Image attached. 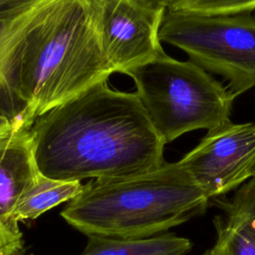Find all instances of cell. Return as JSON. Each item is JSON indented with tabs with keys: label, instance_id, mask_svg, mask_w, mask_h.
<instances>
[{
	"label": "cell",
	"instance_id": "cell-5",
	"mask_svg": "<svg viewBox=\"0 0 255 255\" xmlns=\"http://www.w3.org/2000/svg\"><path fill=\"white\" fill-rule=\"evenodd\" d=\"M159 39L207 73L220 76L234 98L255 87L253 14L199 16L165 9Z\"/></svg>",
	"mask_w": 255,
	"mask_h": 255
},
{
	"label": "cell",
	"instance_id": "cell-4",
	"mask_svg": "<svg viewBox=\"0 0 255 255\" xmlns=\"http://www.w3.org/2000/svg\"><path fill=\"white\" fill-rule=\"evenodd\" d=\"M126 75L133 80L135 93L165 143L230 120L233 95L189 60L178 61L164 53Z\"/></svg>",
	"mask_w": 255,
	"mask_h": 255
},
{
	"label": "cell",
	"instance_id": "cell-15",
	"mask_svg": "<svg viewBox=\"0 0 255 255\" xmlns=\"http://www.w3.org/2000/svg\"><path fill=\"white\" fill-rule=\"evenodd\" d=\"M29 1L30 0H24V2L18 6L11 7L9 9L0 11V39L3 36V34L5 33L8 26L10 25V23L13 21V19L29 3Z\"/></svg>",
	"mask_w": 255,
	"mask_h": 255
},
{
	"label": "cell",
	"instance_id": "cell-7",
	"mask_svg": "<svg viewBox=\"0 0 255 255\" xmlns=\"http://www.w3.org/2000/svg\"><path fill=\"white\" fill-rule=\"evenodd\" d=\"M254 160L255 124H234L229 120L207 130L178 161L207 198L213 200L247 181Z\"/></svg>",
	"mask_w": 255,
	"mask_h": 255
},
{
	"label": "cell",
	"instance_id": "cell-12",
	"mask_svg": "<svg viewBox=\"0 0 255 255\" xmlns=\"http://www.w3.org/2000/svg\"><path fill=\"white\" fill-rule=\"evenodd\" d=\"M166 10L199 16L253 14L255 0H164Z\"/></svg>",
	"mask_w": 255,
	"mask_h": 255
},
{
	"label": "cell",
	"instance_id": "cell-6",
	"mask_svg": "<svg viewBox=\"0 0 255 255\" xmlns=\"http://www.w3.org/2000/svg\"><path fill=\"white\" fill-rule=\"evenodd\" d=\"M97 11L102 49L112 74H127L165 53L159 39L164 1L97 0Z\"/></svg>",
	"mask_w": 255,
	"mask_h": 255
},
{
	"label": "cell",
	"instance_id": "cell-14",
	"mask_svg": "<svg viewBox=\"0 0 255 255\" xmlns=\"http://www.w3.org/2000/svg\"><path fill=\"white\" fill-rule=\"evenodd\" d=\"M22 245V236L13 234L0 222V255H17Z\"/></svg>",
	"mask_w": 255,
	"mask_h": 255
},
{
	"label": "cell",
	"instance_id": "cell-1",
	"mask_svg": "<svg viewBox=\"0 0 255 255\" xmlns=\"http://www.w3.org/2000/svg\"><path fill=\"white\" fill-rule=\"evenodd\" d=\"M111 75L97 0H30L0 39V83L30 126Z\"/></svg>",
	"mask_w": 255,
	"mask_h": 255
},
{
	"label": "cell",
	"instance_id": "cell-2",
	"mask_svg": "<svg viewBox=\"0 0 255 255\" xmlns=\"http://www.w3.org/2000/svg\"><path fill=\"white\" fill-rule=\"evenodd\" d=\"M31 131L37 167L55 180L128 176L165 161V142L136 93L108 81L40 116Z\"/></svg>",
	"mask_w": 255,
	"mask_h": 255
},
{
	"label": "cell",
	"instance_id": "cell-16",
	"mask_svg": "<svg viewBox=\"0 0 255 255\" xmlns=\"http://www.w3.org/2000/svg\"><path fill=\"white\" fill-rule=\"evenodd\" d=\"M24 0H0V11L15 7L23 3Z\"/></svg>",
	"mask_w": 255,
	"mask_h": 255
},
{
	"label": "cell",
	"instance_id": "cell-17",
	"mask_svg": "<svg viewBox=\"0 0 255 255\" xmlns=\"http://www.w3.org/2000/svg\"><path fill=\"white\" fill-rule=\"evenodd\" d=\"M255 176V160L251 166V169H250V177H253Z\"/></svg>",
	"mask_w": 255,
	"mask_h": 255
},
{
	"label": "cell",
	"instance_id": "cell-3",
	"mask_svg": "<svg viewBox=\"0 0 255 255\" xmlns=\"http://www.w3.org/2000/svg\"><path fill=\"white\" fill-rule=\"evenodd\" d=\"M209 202L179 161H164L145 172L89 181L61 216L88 237L146 238L202 214Z\"/></svg>",
	"mask_w": 255,
	"mask_h": 255
},
{
	"label": "cell",
	"instance_id": "cell-8",
	"mask_svg": "<svg viewBox=\"0 0 255 255\" xmlns=\"http://www.w3.org/2000/svg\"><path fill=\"white\" fill-rule=\"evenodd\" d=\"M39 175L31 128H18L0 139V222L17 236L22 233L13 219L14 209Z\"/></svg>",
	"mask_w": 255,
	"mask_h": 255
},
{
	"label": "cell",
	"instance_id": "cell-11",
	"mask_svg": "<svg viewBox=\"0 0 255 255\" xmlns=\"http://www.w3.org/2000/svg\"><path fill=\"white\" fill-rule=\"evenodd\" d=\"M84 189L81 181H61L40 173L34 184L21 196L14 212L15 222L32 220L49 209L77 197Z\"/></svg>",
	"mask_w": 255,
	"mask_h": 255
},
{
	"label": "cell",
	"instance_id": "cell-10",
	"mask_svg": "<svg viewBox=\"0 0 255 255\" xmlns=\"http://www.w3.org/2000/svg\"><path fill=\"white\" fill-rule=\"evenodd\" d=\"M191 248L188 238L168 232L129 239L90 236L81 255H185Z\"/></svg>",
	"mask_w": 255,
	"mask_h": 255
},
{
	"label": "cell",
	"instance_id": "cell-13",
	"mask_svg": "<svg viewBox=\"0 0 255 255\" xmlns=\"http://www.w3.org/2000/svg\"><path fill=\"white\" fill-rule=\"evenodd\" d=\"M21 128L32 126L26 122L21 109L0 83V139Z\"/></svg>",
	"mask_w": 255,
	"mask_h": 255
},
{
	"label": "cell",
	"instance_id": "cell-9",
	"mask_svg": "<svg viewBox=\"0 0 255 255\" xmlns=\"http://www.w3.org/2000/svg\"><path fill=\"white\" fill-rule=\"evenodd\" d=\"M222 213L213 218L216 238L202 255H255V176L229 200H216Z\"/></svg>",
	"mask_w": 255,
	"mask_h": 255
}]
</instances>
